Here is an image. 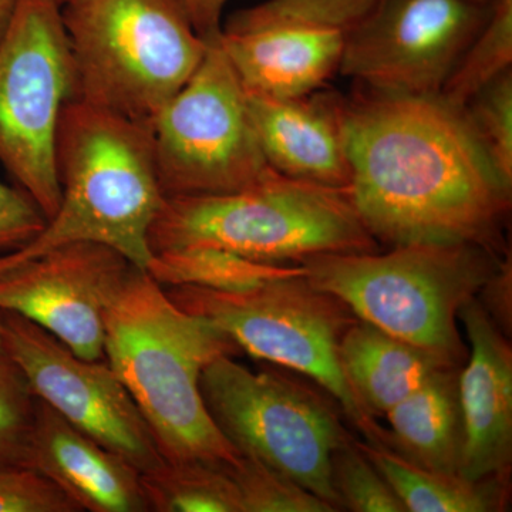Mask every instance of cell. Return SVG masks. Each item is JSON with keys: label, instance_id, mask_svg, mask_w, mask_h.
Returning a JSON list of instances; mask_svg holds the SVG:
<instances>
[{"label": "cell", "instance_id": "obj_6", "mask_svg": "<svg viewBox=\"0 0 512 512\" xmlns=\"http://www.w3.org/2000/svg\"><path fill=\"white\" fill-rule=\"evenodd\" d=\"M62 16L74 100L137 123L154 120L208 49L181 0H69Z\"/></svg>", "mask_w": 512, "mask_h": 512}, {"label": "cell", "instance_id": "obj_17", "mask_svg": "<svg viewBox=\"0 0 512 512\" xmlns=\"http://www.w3.org/2000/svg\"><path fill=\"white\" fill-rule=\"evenodd\" d=\"M218 42L245 93L298 99L339 72L345 32L319 26L222 30Z\"/></svg>", "mask_w": 512, "mask_h": 512}, {"label": "cell", "instance_id": "obj_3", "mask_svg": "<svg viewBox=\"0 0 512 512\" xmlns=\"http://www.w3.org/2000/svg\"><path fill=\"white\" fill-rule=\"evenodd\" d=\"M60 202L25 247L0 255V265L76 242H94L148 269L150 231L165 195L158 180L150 124L124 119L83 101L67 103L56 144Z\"/></svg>", "mask_w": 512, "mask_h": 512}, {"label": "cell", "instance_id": "obj_8", "mask_svg": "<svg viewBox=\"0 0 512 512\" xmlns=\"http://www.w3.org/2000/svg\"><path fill=\"white\" fill-rule=\"evenodd\" d=\"M200 386L212 420L239 456L281 471L342 510L332 457L353 437L328 400L278 373L252 372L234 356L205 367Z\"/></svg>", "mask_w": 512, "mask_h": 512}, {"label": "cell", "instance_id": "obj_26", "mask_svg": "<svg viewBox=\"0 0 512 512\" xmlns=\"http://www.w3.org/2000/svg\"><path fill=\"white\" fill-rule=\"evenodd\" d=\"M37 399L0 338V468L29 467Z\"/></svg>", "mask_w": 512, "mask_h": 512}, {"label": "cell", "instance_id": "obj_15", "mask_svg": "<svg viewBox=\"0 0 512 512\" xmlns=\"http://www.w3.org/2000/svg\"><path fill=\"white\" fill-rule=\"evenodd\" d=\"M249 119L268 164L276 173L348 190L352 183L343 131V99L312 93L269 99L245 93Z\"/></svg>", "mask_w": 512, "mask_h": 512}, {"label": "cell", "instance_id": "obj_24", "mask_svg": "<svg viewBox=\"0 0 512 512\" xmlns=\"http://www.w3.org/2000/svg\"><path fill=\"white\" fill-rule=\"evenodd\" d=\"M380 2L382 0H265L229 16L222 29L319 26L346 30Z\"/></svg>", "mask_w": 512, "mask_h": 512}, {"label": "cell", "instance_id": "obj_13", "mask_svg": "<svg viewBox=\"0 0 512 512\" xmlns=\"http://www.w3.org/2000/svg\"><path fill=\"white\" fill-rule=\"evenodd\" d=\"M133 264L94 242L0 265V311L36 323L86 360L104 359V322Z\"/></svg>", "mask_w": 512, "mask_h": 512}, {"label": "cell", "instance_id": "obj_25", "mask_svg": "<svg viewBox=\"0 0 512 512\" xmlns=\"http://www.w3.org/2000/svg\"><path fill=\"white\" fill-rule=\"evenodd\" d=\"M241 512H333L325 500L281 471L255 458L238 456L228 464Z\"/></svg>", "mask_w": 512, "mask_h": 512}, {"label": "cell", "instance_id": "obj_4", "mask_svg": "<svg viewBox=\"0 0 512 512\" xmlns=\"http://www.w3.org/2000/svg\"><path fill=\"white\" fill-rule=\"evenodd\" d=\"M153 254L210 247L269 264L332 252H376L350 190L275 173L225 194L165 198L150 231Z\"/></svg>", "mask_w": 512, "mask_h": 512}, {"label": "cell", "instance_id": "obj_34", "mask_svg": "<svg viewBox=\"0 0 512 512\" xmlns=\"http://www.w3.org/2000/svg\"><path fill=\"white\" fill-rule=\"evenodd\" d=\"M467 2L476 3L480 6H493L497 0H467Z\"/></svg>", "mask_w": 512, "mask_h": 512}, {"label": "cell", "instance_id": "obj_18", "mask_svg": "<svg viewBox=\"0 0 512 512\" xmlns=\"http://www.w3.org/2000/svg\"><path fill=\"white\" fill-rule=\"evenodd\" d=\"M458 373L457 366L437 369L384 414L383 446L426 470L460 474L466 434Z\"/></svg>", "mask_w": 512, "mask_h": 512}, {"label": "cell", "instance_id": "obj_22", "mask_svg": "<svg viewBox=\"0 0 512 512\" xmlns=\"http://www.w3.org/2000/svg\"><path fill=\"white\" fill-rule=\"evenodd\" d=\"M228 464L164 461L141 474L150 511L241 512Z\"/></svg>", "mask_w": 512, "mask_h": 512}, {"label": "cell", "instance_id": "obj_28", "mask_svg": "<svg viewBox=\"0 0 512 512\" xmlns=\"http://www.w3.org/2000/svg\"><path fill=\"white\" fill-rule=\"evenodd\" d=\"M332 485L340 507L355 512H406L393 488L360 450L356 439L335 451Z\"/></svg>", "mask_w": 512, "mask_h": 512}, {"label": "cell", "instance_id": "obj_7", "mask_svg": "<svg viewBox=\"0 0 512 512\" xmlns=\"http://www.w3.org/2000/svg\"><path fill=\"white\" fill-rule=\"evenodd\" d=\"M167 293L184 311L214 323L248 355L311 377L367 443L383 444V427L356 399L339 363L340 339L357 318L336 296L311 284L303 268L244 291L180 285Z\"/></svg>", "mask_w": 512, "mask_h": 512}, {"label": "cell", "instance_id": "obj_11", "mask_svg": "<svg viewBox=\"0 0 512 512\" xmlns=\"http://www.w3.org/2000/svg\"><path fill=\"white\" fill-rule=\"evenodd\" d=\"M493 6L382 0L345 32L339 72L367 90L437 96Z\"/></svg>", "mask_w": 512, "mask_h": 512}, {"label": "cell", "instance_id": "obj_30", "mask_svg": "<svg viewBox=\"0 0 512 512\" xmlns=\"http://www.w3.org/2000/svg\"><path fill=\"white\" fill-rule=\"evenodd\" d=\"M46 221L25 191L0 183V255L25 247L43 231Z\"/></svg>", "mask_w": 512, "mask_h": 512}, {"label": "cell", "instance_id": "obj_32", "mask_svg": "<svg viewBox=\"0 0 512 512\" xmlns=\"http://www.w3.org/2000/svg\"><path fill=\"white\" fill-rule=\"evenodd\" d=\"M192 25L205 40L217 39L222 28V13L228 0H181Z\"/></svg>", "mask_w": 512, "mask_h": 512}, {"label": "cell", "instance_id": "obj_14", "mask_svg": "<svg viewBox=\"0 0 512 512\" xmlns=\"http://www.w3.org/2000/svg\"><path fill=\"white\" fill-rule=\"evenodd\" d=\"M471 355L458 373L467 480L510 476L512 464V350L477 298L461 308Z\"/></svg>", "mask_w": 512, "mask_h": 512}, {"label": "cell", "instance_id": "obj_31", "mask_svg": "<svg viewBox=\"0 0 512 512\" xmlns=\"http://www.w3.org/2000/svg\"><path fill=\"white\" fill-rule=\"evenodd\" d=\"M511 284V255H508V258L501 259L494 274L477 295L478 301L505 335H510L511 330Z\"/></svg>", "mask_w": 512, "mask_h": 512}, {"label": "cell", "instance_id": "obj_27", "mask_svg": "<svg viewBox=\"0 0 512 512\" xmlns=\"http://www.w3.org/2000/svg\"><path fill=\"white\" fill-rule=\"evenodd\" d=\"M461 111L497 173L512 187V69L474 94Z\"/></svg>", "mask_w": 512, "mask_h": 512}, {"label": "cell", "instance_id": "obj_2", "mask_svg": "<svg viewBox=\"0 0 512 512\" xmlns=\"http://www.w3.org/2000/svg\"><path fill=\"white\" fill-rule=\"evenodd\" d=\"M238 346L184 311L146 269L133 266L104 322V360L147 421L165 461L228 464L239 454L212 420L201 375Z\"/></svg>", "mask_w": 512, "mask_h": 512}, {"label": "cell", "instance_id": "obj_23", "mask_svg": "<svg viewBox=\"0 0 512 512\" xmlns=\"http://www.w3.org/2000/svg\"><path fill=\"white\" fill-rule=\"evenodd\" d=\"M512 69V0H497L483 28L471 40L440 96L463 109L474 94Z\"/></svg>", "mask_w": 512, "mask_h": 512}, {"label": "cell", "instance_id": "obj_5", "mask_svg": "<svg viewBox=\"0 0 512 512\" xmlns=\"http://www.w3.org/2000/svg\"><path fill=\"white\" fill-rule=\"evenodd\" d=\"M501 259L478 245H404L386 254L332 252L299 262L311 284L357 319L394 338L460 363L457 318Z\"/></svg>", "mask_w": 512, "mask_h": 512}, {"label": "cell", "instance_id": "obj_1", "mask_svg": "<svg viewBox=\"0 0 512 512\" xmlns=\"http://www.w3.org/2000/svg\"><path fill=\"white\" fill-rule=\"evenodd\" d=\"M350 197L376 242L500 252L511 185L461 109L437 96L367 90L343 99Z\"/></svg>", "mask_w": 512, "mask_h": 512}, {"label": "cell", "instance_id": "obj_20", "mask_svg": "<svg viewBox=\"0 0 512 512\" xmlns=\"http://www.w3.org/2000/svg\"><path fill=\"white\" fill-rule=\"evenodd\" d=\"M360 450L386 478L406 512H494L507 510L508 477L467 480L460 474L426 470L389 447L357 440Z\"/></svg>", "mask_w": 512, "mask_h": 512}, {"label": "cell", "instance_id": "obj_33", "mask_svg": "<svg viewBox=\"0 0 512 512\" xmlns=\"http://www.w3.org/2000/svg\"><path fill=\"white\" fill-rule=\"evenodd\" d=\"M19 0H0V40L8 32L16 9H18Z\"/></svg>", "mask_w": 512, "mask_h": 512}, {"label": "cell", "instance_id": "obj_12", "mask_svg": "<svg viewBox=\"0 0 512 512\" xmlns=\"http://www.w3.org/2000/svg\"><path fill=\"white\" fill-rule=\"evenodd\" d=\"M0 338L36 399L141 474L164 463L153 433L106 360L82 359L36 323L0 311Z\"/></svg>", "mask_w": 512, "mask_h": 512}, {"label": "cell", "instance_id": "obj_16", "mask_svg": "<svg viewBox=\"0 0 512 512\" xmlns=\"http://www.w3.org/2000/svg\"><path fill=\"white\" fill-rule=\"evenodd\" d=\"M80 511L148 512L141 473L37 400L29 464Z\"/></svg>", "mask_w": 512, "mask_h": 512}, {"label": "cell", "instance_id": "obj_21", "mask_svg": "<svg viewBox=\"0 0 512 512\" xmlns=\"http://www.w3.org/2000/svg\"><path fill=\"white\" fill-rule=\"evenodd\" d=\"M301 269V265L254 261L224 249L195 247L154 254L147 271L161 285L244 291L272 279L298 274Z\"/></svg>", "mask_w": 512, "mask_h": 512}, {"label": "cell", "instance_id": "obj_29", "mask_svg": "<svg viewBox=\"0 0 512 512\" xmlns=\"http://www.w3.org/2000/svg\"><path fill=\"white\" fill-rule=\"evenodd\" d=\"M0 512H80L49 478L30 467L0 468Z\"/></svg>", "mask_w": 512, "mask_h": 512}, {"label": "cell", "instance_id": "obj_35", "mask_svg": "<svg viewBox=\"0 0 512 512\" xmlns=\"http://www.w3.org/2000/svg\"><path fill=\"white\" fill-rule=\"evenodd\" d=\"M53 2H56L57 5H59L60 8H62V6L66 5V3L69 2V0H53Z\"/></svg>", "mask_w": 512, "mask_h": 512}, {"label": "cell", "instance_id": "obj_9", "mask_svg": "<svg viewBox=\"0 0 512 512\" xmlns=\"http://www.w3.org/2000/svg\"><path fill=\"white\" fill-rule=\"evenodd\" d=\"M74 83L62 8L53 0H19L0 40V164L46 220L59 207L57 134Z\"/></svg>", "mask_w": 512, "mask_h": 512}, {"label": "cell", "instance_id": "obj_10", "mask_svg": "<svg viewBox=\"0 0 512 512\" xmlns=\"http://www.w3.org/2000/svg\"><path fill=\"white\" fill-rule=\"evenodd\" d=\"M150 128L165 198L244 190L276 173L218 37L208 40L200 66Z\"/></svg>", "mask_w": 512, "mask_h": 512}, {"label": "cell", "instance_id": "obj_19", "mask_svg": "<svg viewBox=\"0 0 512 512\" xmlns=\"http://www.w3.org/2000/svg\"><path fill=\"white\" fill-rule=\"evenodd\" d=\"M338 355L350 390L375 419L402 402L437 369L458 366L360 319L343 333Z\"/></svg>", "mask_w": 512, "mask_h": 512}]
</instances>
